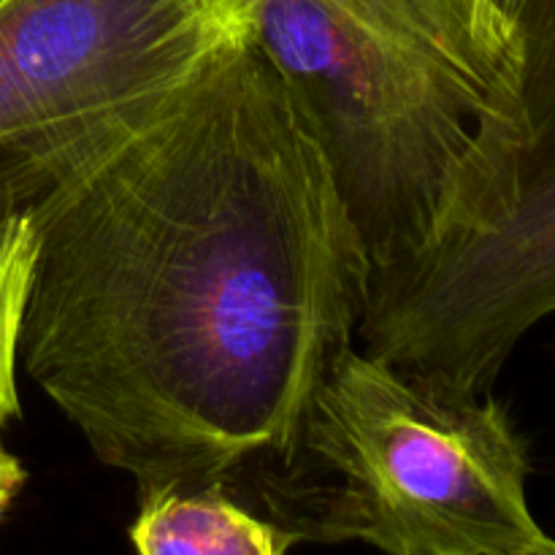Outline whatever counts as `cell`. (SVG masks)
<instances>
[{"label":"cell","instance_id":"6da1fadb","mask_svg":"<svg viewBox=\"0 0 555 555\" xmlns=\"http://www.w3.org/2000/svg\"><path fill=\"white\" fill-rule=\"evenodd\" d=\"M20 363L139 493L291 453L372 258L255 38L30 217Z\"/></svg>","mask_w":555,"mask_h":555},{"label":"cell","instance_id":"30bf717a","mask_svg":"<svg viewBox=\"0 0 555 555\" xmlns=\"http://www.w3.org/2000/svg\"><path fill=\"white\" fill-rule=\"evenodd\" d=\"M0 3H3V0H0Z\"/></svg>","mask_w":555,"mask_h":555},{"label":"cell","instance_id":"3957f363","mask_svg":"<svg viewBox=\"0 0 555 555\" xmlns=\"http://www.w3.org/2000/svg\"><path fill=\"white\" fill-rule=\"evenodd\" d=\"M507 410L448 396L352 345L312 396L291 453L233 480L296 545L393 555H555Z\"/></svg>","mask_w":555,"mask_h":555},{"label":"cell","instance_id":"52a82bcc","mask_svg":"<svg viewBox=\"0 0 555 555\" xmlns=\"http://www.w3.org/2000/svg\"><path fill=\"white\" fill-rule=\"evenodd\" d=\"M36 228L30 217L0 220V428L20 415V331L30 285Z\"/></svg>","mask_w":555,"mask_h":555},{"label":"cell","instance_id":"9c48e42d","mask_svg":"<svg viewBox=\"0 0 555 555\" xmlns=\"http://www.w3.org/2000/svg\"><path fill=\"white\" fill-rule=\"evenodd\" d=\"M22 482H25V469H22L20 459L11 455L5 450V444L0 442V518L5 515V509L11 507V502L20 493Z\"/></svg>","mask_w":555,"mask_h":555},{"label":"cell","instance_id":"7a4b0ae2","mask_svg":"<svg viewBox=\"0 0 555 555\" xmlns=\"http://www.w3.org/2000/svg\"><path fill=\"white\" fill-rule=\"evenodd\" d=\"M325 146L372 274L437 236L486 135L515 128V63L477 0H244Z\"/></svg>","mask_w":555,"mask_h":555},{"label":"cell","instance_id":"ba28073f","mask_svg":"<svg viewBox=\"0 0 555 555\" xmlns=\"http://www.w3.org/2000/svg\"><path fill=\"white\" fill-rule=\"evenodd\" d=\"M524 0H477V20L488 47L507 63H515V27Z\"/></svg>","mask_w":555,"mask_h":555},{"label":"cell","instance_id":"5b68a950","mask_svg":"<svg viewBox=\"0 0 555 555\" xmlns=\"http://www.w3.org/2000/svg\"><path fill=\"white\" fill-rule=\"evenodd\" d=\"M247 38L244 0H3L0 220L36 215Z\"/></svg>","mask_w":555,"mask_h":555},{"label":"cell","instance_id":"277c9868","mask_svg":"<svg viewBox=\"0 0 555 555\" xmlns=\"http://www.w3.org/2000/svg\"><path fill=\"white\" fill-rule=\"evenodd\" d=\"M555 314V0L515 27V128L477 150L437 236L369 285L358 347L448 396H486Z\"/></svg>","mask_w":555,"mask_h":555},{"label":"cell","instance_id":"8992f818","mask_svg":"<svg viewBox=\"0 0 555 555\" xmlns=\"http://www.w3.org/2000/svg\"><path fill=\"white\" fill-rule=\"evenodd\" d=\"M128 534L144 555H282L296 547L220 480L139 493Z\"/></svg>","mask_w":555,"mask_h":555}]
</instances>
